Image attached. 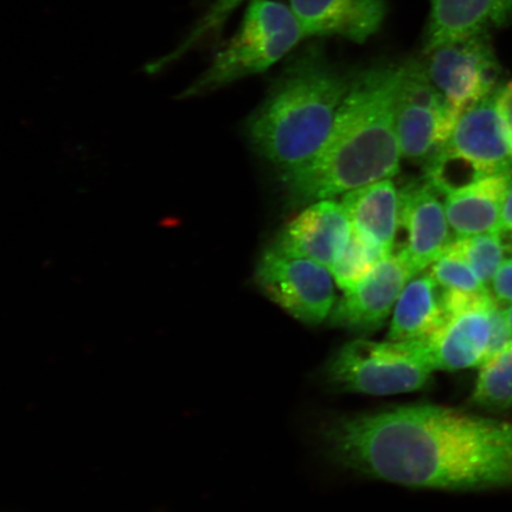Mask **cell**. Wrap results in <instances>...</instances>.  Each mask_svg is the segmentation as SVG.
<instances>
[{
	"mask_svg": "<svg viewBox=\"0 0 512 512\" xmlns=\"http://www.w3.org/2000/svg\"><path fill=\"white\" fill-rule=\"evenodd\" d=\"M499 232L512 235V175L508 185L507 194H505L501 221H499Z\"/></svg>",
	"mask_w": 512,
	"mask_h": 512,
	"instance_id": "obj_26",
	"label": "cell"
},
{
	"mask_svg": "<svg viewBox=\"0 0 512 512\" xmlns=\"http://www.w3.org/2000/svg\"><path fill=\"white\" fill-rule=\"evenodd\" d=\"M334 277L316 261L272 245L256 266L255 281L262 293L299 322L317 325L335 306Z\"/></svg>",
	"mask_w": 512,
	"mask_h": 512,
	"instance_id": "obj_7",
	"label": "cell"
},
{
	"mask_svg": "<svg viewBox=\"0 0 512 512\" xmlns=\"http://www.w3.org/2000/svg\"><path fill=\"white\" fill-rule=\"evenodd\" d=\"M496 107L501 118L505 138L512 152V81L496 93Z\"/></svg>",
	"mask_w": 512,
	"mask_h": 512,
	"instance_id": "obj_25",
	"label": "cell"
},
{
	"mask_svg": "<svg viewBox=\"0 0 512 512\" xmlns=\"http://www.w3.org/2000/svg\"><path fill=\"white\" fill-rule=\"evenodd\" d=\"M430 267V273L441 290L469 293L490 292L472 268L457 255L444 252Z\"/></svg>",
	"mask_w": 512,
	"mask_h": 512,
	"instance_id": "obj_23",
	"label": "cell"
},
{
	"mask_svg": "<svg viewBox=\"0 0 512 512\" xmlns=\"http://www.w3.org/2000/svg\"><path fill=\"white\" fill-rule=\"evenodd\" d=\"M424 56L420 62L428 79L457 118L496 93L501 66L489 32L446 43Z\"/></svg>",
	"mask_w": 512,
	"mask_h": 512,
	"instance_id": "obj_8",
	"label": "cell"
},
{
	"mask_svg": "<svg viewBox=\"0 0 512 512\" xmlns=\"http://www.w3.org/2000/svg\"><path fill=\"white\" fill-rule=\"evenodd\" d=\"M492 297L501 306L512 304V256L505 258L491 281Z\"/></svg>",
	"mask_w": 512,
	"mask_h": 512,
	"instance_id": "obj_24",
	"label": "cell"
},
{
	"mask_svg": "<svg viewBox=\"0 0 512 512\" xmlns=\"http://www.w3.org/2000/svg\"><path fill=\"white\" fill-rule=\"evenodd\" d=\"M403 63H379L351 76L334 126L309 163L283 174L292 206L332 200L392 179L402 157L395 106Z\"/></svg>",
	"mask_w": 512,
	"mask_h": 512,
	"instance_id": "obj_2",
	"label": "cell"
},
{
	"mask_svg": "<svg viewBox=\"0 0 512 512\" xmlns=\"http://www.w3.org/2000/svg\"><path fill=\"white\" fill-rule=\"evenodd\" d=\"M512 0H431L422 53L511 22Z\"/></svg>",
	"mask_w": 512,
	"mask_h": 512,
	"instance_id": "obj_15",
	"label": "cell"
},
{
	"mask_svg": "<svg viewBox=\"0 0 512 512\" xmlns=\"http://www.w3.org/2000/svg\"><path fill=\"white\" fill-rule=\"evenodd\" d=\"M496 93L460 115L450 138L426 163V181L439 194L512 171V152L497 112Z\"/></svg>",
	"mask_w": 512,
	"mask_h": 512,
	"instance_id": "obj_5",
	"label": "cell"
},
{
	"mask_svg": "<svg viewBox=\"0 0 512 512\" xmlns=\"http://www.w3.org/2000/svg\"><path fill=\"white\" fill-rule=\"evenodd\" d=\"M498 305L494 300L446 317L444 325L428 339L437 370L469 369L480 366L488 358Z\"/></svg>",
	"mask_w": 512,
	"mask_h": 512,
	"instance_id": "obj_14",
	"label": "cell"
},
{
	"mask_svg": "<svg viewBox=\"0 0 512 512\" xmlns=\"http://www.w3.org/2000/svg\"><path fill=\"white\" fill-rule=\"evenodd\" d=\"M303 41V31L290 6L278 0H249L239 29L217 51L208 68L184 89L181 98H198L265 73Z\"/></svg>",
	"mask_w": 512,
	"mask_h": 512,
	"instance_id": "obj_4",
	"label": "cell"
},
{
	"mask_svg": "<svg viewBox=\"0 0 512 512\" xmlns=\"http://www.w3.org/2000/svg\"><path fill=\"white\" fill-rule=\"evenodd\" d=\"M245 2L247 0H215L201 18V21H198L189 32V35L185 37V40L174 51H171L170 54L151 64L149 67L150 72H160L163 68L168 67L169 64L181 59L190 50L207 42L209 38L219 36L230 16Z\"/></svg>",
	"mask_w": 512,
	"mask_h": 512,
	"instance_id": "obj_22",
	"label": "cell"
},
{
	"mask_svg": "<svg viewBox=\"0 0 512 512\" xmlns=\"http://www.w3.org/2000/svg\"><path fill=\"white\" fill-rule=\"evenodd\" d=\"M457 119L420 60L403 63L395 106L402 157L426 164L450 138Z\"/></svg>",
	"mask_w": 512,
	"mask_h": 512,
	"instance_id": "obj_9",
	"label": "cell"
},
{
	"mask_svg": "<svg viewBox=\"0 0 512 512\" xmlns=\"http://www.w3.org/2000/svg\"><path fill=\"white\" fill-rule=\"evenodd\" d=\"M415 275L400 251L386 256L360 283L344 292L332 309L331 324L360 334L380 329Z\"/></svg>",
	"mask_w": 512,
	"mask_h": 512,
	"instance_id": "obj_10",
	"label": "cell"
},
{
	"mask_svg": "<svg viewBox=\"0 0 512 512\" xmlns=\"http://www.w3.org/2000/svg\"><path fill=\"white\" fill-rule=\"evenodd\" d=\"M446 320L441 288L431 273L414 277L393 310L390 341H428Z\"/></svg>",
	"mask_w": 512,
	"mask_h": 512,
	"instance_id": "obj_18",
	"label": "cell"
},
{
	"mask_svg": "<svg viewBox=\"0 0 512 512\" xmlns=\"http://www.w3.org/2000/svg\"><path fill=\"white\" fill-rule=\"evenodd\" d=\"M430 183H411L400 191V228L406 232V256L415 274L424 272L451 245L453 238L444 202Z\"/></svg>",
	"mask_w": 512,
	"mask_h": 512,
	"instance_id": "obj_11",
	"label": "cell"
},
{
	"mask_svg": "<svg viewBox=\"0 0 512 512\" xmlns=\"http://www.w3.org/2000/svg\"><path fill=\"white\" fill-rule=\"evenodd\" d=\"M435 370L428 341L357 339L332 357L328 376L343 392L393 395L424 388Z\"/></svg>",
	"mask_w": 512,
	"mask_h": 512,
	"instance_id": "obj_6",
	"label": "cell"
},
{
	"mask_svg": "<svg viewBox=\"0 0 512 512\" xmlns=\"http://www.w3.org/2000/svg\"><path fill=\"white\" fill-rule=\"evenodd\" d=\"M342 204L355 232L379 247L384 254L395 252L400 227V191L392 179L349 191L344 195Z\"/></svg>",
	"mask_w": 512,
	"mask_h": 512,
	"instance_id": "obj_16",
	"label": "cell"
},
{
	"mask_svg": "<svg viewBox=\"0 0 512 512\" xmlns=\"http://www.w3.org/2000/svg\"><path fill=\"white\" fill-rule=\"evenodd\" d=\"M352 226L343 204L322 200L309 204L281 230L273 245L316 261L331 271L347 247Z\"/></svg>",
	"mask_w": 512,
	"mask_h": 512,
	"instance_id": "obj_13",
	"label": "cell"
},
{
	"mask_svg": "<svg viewBox=\"0 0 512 512\" xmlns=\"http://www.w3.org/2000/svg\"><path fill=\"white\" fill-rule=\"evenodd\" d=\"M503 235L491 232L454 239L445 252L463 259L490 290L491 281L508 251Z\"/></svg>",
	"mask_w": 512,
	"mask_h": 512,
	"instance_id": "obj_20",
	"label": "cell"
},
{
	"mask_svg": "<svg viewBox=\"0 0 512 512\" xmlns=\"http://www.w3.org/2000/svg\"><path fill=\"white\" fill-rule=\"evenodd\" d=\"M511 175L512 171L479 179L444 195L447 220L456 239L499 232Z\"/></svg>",
	"mask_w": 512,
	"mask_h": 512,
	"instance_id": "obj_17",
	"label": "cell"
},
{
	"mask_svg": "<svg viewBox=\"0 0 512 512\" xmlns=\"http://www.w3.org/2000/svg\"><path fill=\"white\" fill-rule=\"evenodd\" d=\"M350 81L318 40L292 53L248 121L254 150L283 174L309 163L329 137Z\"/></svg>",
	"mask_w": 512,
	"mask_h": 512,
	"instance_id": "obj_3",
	"label": "cell"
},
{
	"mask_svg": "<svg viewBox=\"0 0 512 512\" xmlns=\"http://www.w3.org/2000/svg\"><path fill=\"white\" fill-rule=\"evenodd\" d=\"M472 400L495 411L512 406V341L480 364Z\"/></svg>",
	"mask_w": 512,
	"mask_h": 512,
	"instance_id": "obj_19",
	"label": "cell"
},
{
	"mask_svg": "<svg viewBox=\"0 0 512 512\" xmlns=\"http://www.w3.org/2000/svg\"><path fill=\"white\" fill-rule=\"evenodd\" d=\"M328 440L344 465L409 488L512 485V425L451 408L414 405L341 419Z\"/></svg>",
	"mask_w": 512,
	"mask_h": 512,
	"instance_id": "obj_1",
	"label": "cell"
},
{
	"mask_svg": "<svg viewBox=\"0 0 512 512\" xmlns=\"http://www.w3.org/2000/svg\"><path fill=\"white\" fill-rule=\"evenodd\" d=\"M504 310V317L507 319V323L509 325V329L511 331L512 335V304L503 307Z\"/></svg>",
	"mask_w": 512,
	"mask_h": 512,
	"instance_id": "obj_27",
	"label": "cell"
},
{
	"mask_svg": "<svg viewBox=\"0 0 512 512\" xmlns=\"http://www.w3.org/2000/svg\"><path fill=\"white\" fill-rule=\"evenodd\" d=\"M386 256L388 255L384 254L379 247L352 229L347 247L344 248L330 272L336 285L344 292L349 291Z\"/></svg>",
	"mask_w": 512,
	"mask_h": 512,
	"instance_id": "obj_21",
	"label": "cell"
},
{
	"mask_svg": "<svg viewBox=\"0 0 512 512\" xmlns=\"http://www.w3.org/2000/svg\"><path fill=\"white\" fill-rule=\"evenodd\" d=\"M305 40L343 38L363 44L379 32L388 15L387 0H288Z\"/></svg>",
	"mask_w": 512,
	"mask_h": 512,
	"instance_id": "obj_12",
	"label": "cell"
}]
</instances>
